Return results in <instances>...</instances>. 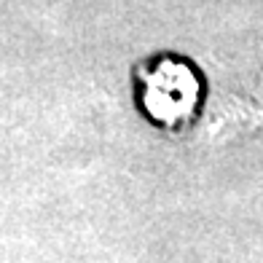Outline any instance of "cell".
I'll return each instance as SVG.
<instances>
[{
	"label": "cell",
	"instance_id": "1",
	"mask_svg": "<svg viewBox=\"0 0 263 263\" xmlns=\"http://www.w3.org/2000/svg\"><path fill=\"white\" fill-rule=\"evenodd\" d=\"M137 105L153 124L177 129L196 116L201 105V78L194 65L175 54L145 59L137 73Z\"/></svg>",
	"mask_w": 263,
	"mask_h": 263
}]
</instances>
